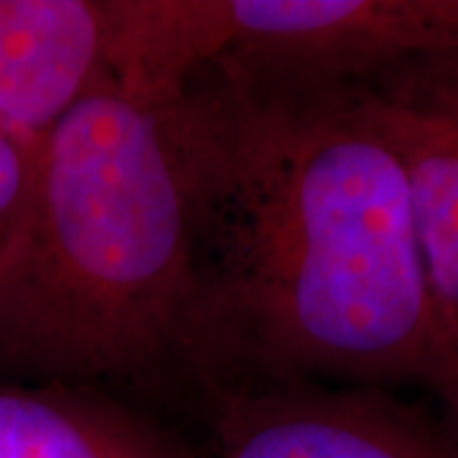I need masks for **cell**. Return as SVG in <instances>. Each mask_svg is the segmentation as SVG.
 Returning a JSON list of instances; mask_svg holds the SVG:
<instances>
[{
	"instance_id": "obj_6",
	"label": "cell",
	"mask_w": 458,
	"mask_h": 458,
	"mask_svg": "<svg viewBox=\"0 0 458 458\" xmlns=\"http://www.w3.org/2000/svg\"><path fill=\"white\" fill-rule=\"evenodd\" d=\"M120 0H0V132L41 138L113 74Z\"/></svg>"
},
{
	"instance_id": "obj_9",
	"label": "cell",
	"mask_w": 458,
	"mask_h": 458,
	"mask_svg": "<svg viewBox=\"0 0 458 458\" xmlns=\"http://www.w3.org/2000/svg\"><path fill=\"white\" fill-rule=\"evenodd\" d=\"M430 387L441 397V423L445 428V433H448V438L458 448V334L445 346L443 360L438 364V372H436V379H433Z\"/></svg>"
},
{
	"instance_id": "obj_2",
	"label": "cell",
	"mask_w": 458,
	"mask_h": 458,
	"mask_svg": "<svg viewBox=\"0 0 458 458\" xmlns=\"http://www.w3.org/2000/svg\"><path fill=\"white\" fill-rule=\"evenodd\" d=\"M168 102L110 74L33 148L0 234V369L64 387L191 372L197 237Z\"/></svg>"
},
{
	"instance_id": "obj_7",
	"label": "cell",
	"mask_w": 458,
	"mask_h": 458,
	"mask_svg": "<svg viewBox=\"0 0 458 458\" xmlns=\"http://www.w3.org/2000/svg\"><path fill=\"white\" fill-rule=\"evenodd\" d=\"M0 458H179L164 438L82 387H0Z\"/></svg>"
},
{
	"instance_id": "obj_5",
	"label": "cell",
	"mask_w": 458,
	"mask_h": 458,
	"mask_svg": "<svg viewBox=\"0 0 458 458\" xmlns=\"http://www.w3.org/2000/svg\"><path fill=\"white\" fill-rule=\"evenodd\" d=\"M346 89L403 165L445 352L458 334V54Z\"/></svg>"
},
{
	"instance_id": "obj_3",
	"label": "cell",
	"mask_w": 458,
	"mask_h": 458,
	"mask_svg": "<svg viewBox=\"0 0 458 458\" xmlns=\"http://www.w3.org/2000/svg\"><path fill=\"white\" fill-rule=\"evenodd\" d=\"M458 54V0H128L123 66L161 92L207 64L346 89Z\"/></svg>"
},
{
	"instance_id": "obj_8",
	"label": "cell",
	"mask_w": 458,
	"mask_h": 458,
	"mask_svg": "<svg viewBox=\"0 0 458 458\" xmlns=\"http://www.w3.org/2000/svg\"><path fill=\"white\" fill-rule=\"evenodd\" d=\"M31 148L0 132V234L13 219L31 176Z\"/></svg>"
},
{
	"instance_id": "obj_1",
	"label": "cell",
	"mask_w": 458,
	"mask_h": 458,
	"mask_svg": "<svg viewBox=\"0 0 458 458\" xmlns=\"http://www.w3.org/2000/svg\"><path fill=\"white\" fill-rule=\"evenodd\" d=\"M197 237L191 375L433 385L441 328L403 165L349 89L197 69L168 102Z\"/></svg>"
},
{
	"instance_id": "obj_4",
	"label": "cell",
	"mask_w": 458,
	"mask_h": 458,
	"mask_svg": "<svg viewBox=\"0 0 458 458\" xmlns=\"http://www.w3.org/2000/svg\"><path fill=\"white\" fill-rule=\"evenodd\" d=\"M222 397L216 458H458L441 418L379 387L283 382Z\"/></svg>"
}]
</instances>
